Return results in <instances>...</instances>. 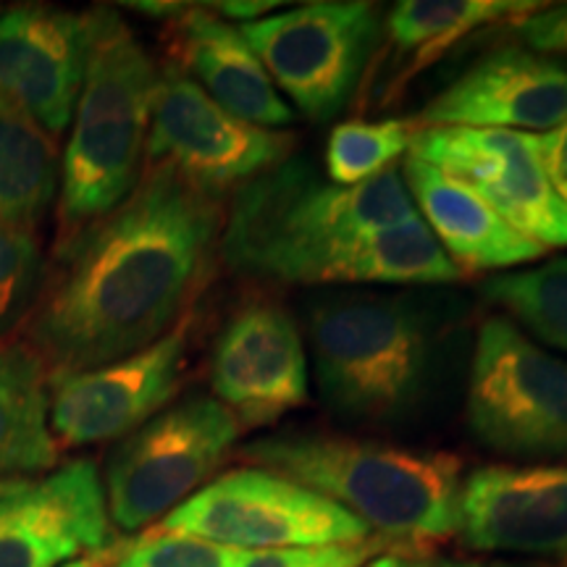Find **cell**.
<instances>
[{"mask_svg":"<svg viewBox=\"0 0 567 567\" xmlns=\"http://www.w3.org/2000/svg\"><path fill=\"white\" fill-rule=\"evenodd\" d=\"M109 549V505L92 460L0 484V567H63Z\"/></svg>","mask_w":567,"mask_h":567,"instance_id":"cell-13","label":"cell"},{"mask_svg":"<svg viewBox=\"0 0 567 567\" xmlns=\"http://www.w3.org/2000/svg\"><path fill=\"white\" fill-rule=\"evenodd\" d=\"M61 187V155L42 126L0 103V221L38 237Z\"/></svg>","mask_w":567,"mask_h":567,"instance_id":"cell-22","label":"cell"},{"mask_svg":"<svg viewBox=\"0 0 567 567\" xmlns=\"http://www.w3.org/2000/svg\"><path fill=\"white\" fill-rule=\"evenodd\" d=\"M465 567H549L536 563H465Z\"/></svg>","mask_w":567,"mask_h":567,"instance_id":"cell-33","label":"cell"},{"mask_svg":"<svg viewBox=\"0 0 567 567\" xmlns=\"http://www.w3.org/2000/svg\"><path fill=\"white\" fill-rule=\"evenodd\" d=\"M239 551L329 547L373 538L371 528L295 481L239 467L208 481L155 526Z\"/></svg>","mask_w":567,"mask_h":567,"instance_id":"cell-9","label":"cell"},{"mask_svg":"<svg viewBox=\"0 0 567 567\" xmlns=\"http://www.w3.org/2000/svg\"><path fill=\"white\" fill-rule=\"evenodd\" d=\"M168 42L174 66L224 111L266 130H284L295 122V109L279 95L250 42L216 11L184 6L168 24Z\"/></svg>","mask_w":567,"mask_h":567,"instance_id":"cell-18","label":"cell"},{"mask_svg":"<svg viewBox=\"0 0 567 567\" xmlns=\"http://www.w3.org/2000/svg\"><path fill=\"white\" fill-rule=\"evenodd\" d=\"M295 145V132L237 118L174 63L161 69L145 163H166L189 182L226 195L287 163Z\"/></svg>","mask_w":567,"mask_h":567,"instance_id":"cell-10","label":"cell"},{"mask_svg":"<svg viewBox=\"0 0 567 567\" xmlns=\"http://www.w3.org/2000/svg\"><path fill=\"white\" fill-rule=\"evenodd\" d=\"M421 126L413 118H350L337 124L326 142V174L331 184L354 187L400 166Z\"/></svg>","mask_w":567,"mask_h":567,"instance_id":"cell-23","label":"cell"},{"mask_svg":"<svg viewBox=\"0 0 567 567\" xmlns=\"http://www.w3.org/2000/svg\"><path fill=\"white\" fill-rule=\"evenodd\" d=\"M507 27L528 51L567 61V3H544L538 11L509 21Z\"/></svg>","mask_w":567,"mask_h":567,"instance_id":"cell-28","label":"cell"},{"mask_svg":"<svg viewBox=\"0 0 567 567\" xmlns=\"http://www.w3.org/2000/svg\"><path fill=\"white\" fill-rule=\"evenodd\" d=\"M243 425L216 396L193 394L161 410L113 446L105 465V505L116 528L163 520L213 476Z\"/></svg>","mask_w":567,"mask_h":567,"instance_id":"cell-7","label":"cell"},{"mask_svg":"<svg viewBox=\"0 0 567 567\" xmlns=\"http://www.w3.org/2000/svg\"><path fill=\"white\" fill-rule=\"evenodd\" d=\"M45 281L38 237L0 221V342L27 323Z\"/></svg>","mask_w":567,"mask_h":567,"instance_id":"cell-25","label":"cell"},{"mask_svg":"<svg viewBox=\"0 0 567 567\" xmlns=\"http://www.w3.org/2000/svg\"><path fill=\"white\" fill-rule=\"evenodd\" d=\"M457 538L486 555L563 557L567 465H486L463 478Z\"/></svg>","mask_w":567,"mask_h":567,"instance_id":"cell-16","label":"cell"},{"mask_svg":"<svg viewBox=\"0 0 567 567\" xmlns=\"http://www.w3.org/2000/svg\"><path fill=\"white\" fill-rule=\"evenodd\" d=\"M365 567H465V563H452L434 555H413V551H386V555L375 557Z\"/></svg>","mask_w":567,"mask_h":567,"instance_id":"cell-30","label":"cell"},{"mask_svg":"<svg viewBox=\"0 0 567 567\" xmlns=\"http://www.w3.org/2000/svg\"><path fill=\"white\" fill-rule=\"evenodd\" d=\"M484 295L542 342L567 352V258L494 276L486 281Z\"/></svg>","mask_w":567,"mask_h":567,"instance_id":"cell-24","label":"cell"},{"mask_svg":"<svg viewBox=\"0 0 567 567\" xmlns=\"http://www.w3.org/2000/svg\"><path fill=\"white\" fill-rule=\"evenodd\" d=\"M226 203L166 163H145L111 213L55 245L27 318L48 375L109 365L166 337L221 258Z\"/></svg>","mask_w":567,"mask_h":567,"instance_id":"cell-1","label":"cell"},{"mask_svg":"<svg viewBox=\"0 0 567 567\" xmlns=\"http://www.w3.org/2000/svg\"><path fill=\"white\" fill-rule=\"evenodd\" d=\"M210 9L221 19H245V24H250V21L268 17V11L279 9V3L276 0H266V3L264 0H231V3H213Z\"/></svg>","mask_w":567,"mask_h":567,"instance_id":"cell-31","label":"cell"},{"mask_svg":"<svg viewBox=\"0 0 567 567\" xmlns=\"http://www.w3.org/2000/svg\"><path fill=\"white\" fill-rule=\"evenodd\" d=\"M90 55V13L19 6L0 17V103L51 137L69 130Z\"/></svg>","mask_w":567,"mask_h":567,"instance_id":"cell-15","label":"cell"},{"mask_svg":"<svg viewBox=\"0 0 567 567\" xmlns=\"http://www.w3.org/2000/svg\"><path fill=\"white\" fill-rule=\"evenodd\" d=\"M394 547H389L384 538L373 536L358 544L245 551L237 567H365L371 559L386 555Z\"/></svg>","mask_w":567,"mask_h":567,"instance_id":"cell-27","label":"cell"},{"mask_svg":"<svg viewBox=\"0 0 567 567\" xmlns=\"http://www.w3.org/2000/svg\"><path fill=\"white\" fill-rule=\"evenodd\" d=\"M417 218L400 166L354 187L321 182L289 158L231 193L221 260L281 284H365L368 237Z\"/></svg>","mask_w":567,"mask_h":567,"instance_id":"cell-2","label":"cell"},{"mask_svg":"<svg viewBox=\"0 0 567 567\" xmlns=\"http://www.w3.org/2000/svg\"><path fill=\"white\" fill-rule=\"evenodd\" d=\"M536 153L542 158L544 172H547L551 187L559 195V200L567 205V122L555 130L534 134Z\"/></svg>","mask_w":567,"mask_h":567,"instance_id":"cell-29","label":"cell"},{"mask_svg":"<svg viewBox=\"0 0 567 567\" xmlns=\"http://www.w3.org/2000/svg\"><path fill=\"white\" fill-rule=\"evenodd\" d=\"M542 6L536 0H400L384 19L386 45L394 55L392 84L384 95L400 92L467 34L492 24H509Z\"/></svg>","mask_w":567,"mask_h":567,"instance_id":"cell-20","label":"cell"},{"mask_svg":"<svg viewBox=\"0 0 567 567\" xmlns=\"http://www.w3.org/2000/svg\"><path fill=\"white\" fill-rule=\"evenodd\" d=\"M193 313L145 350L92 371L48 375V425L55 444L87 446L130 436L161 413L184 381Z\"/></svg>","mask_w":567,"mask_h":567,"instance_id":"cell-11","label":"cell"},{"mask_svg":"<svg viewBox=\"0 0 567 567\" xmlns=\"http://www.w3.org/2000/svg\"><path fill=\"white\" fill-rule=\"evenodd\" d=\"M161 69L113 9L90 11V55L61 161L59 245L105 216L145 168Z\"/></svg>","mask_w":567,"mask_h":567,"instance_id":"cell-4","label":"cell"},{"mask_svg":"<svg viewBox=\"0 0 567 567\" xmlns=\"http://www.w3.org/2000/svg\"><path fill=\"white\" fill-rule=\"evenodd\" d=\"M113 557V551H101V555H90V557H82V559H74V563L63 565V567H109L111 563L109 559Z\"/></svg>","mask_w":567,"mask_h":567,"instance_id":"cell-32","label":"cell"},{"mask_svg":"<svg viewBox=\"0 0 567 567\" xmlns=\"http://www.w3.org/2000/svg\"><path fill=\"white\" fill-rule=\"evenodd\" d=\"M400 172L415 210L423 213V224L463 276L505 271L547 255L542 245L509 226L476 189L439 172L431 163L408 155L400 163Z\"/></svg>","mask_w":567,"mask_h":567,"instance_id":"cell-19","label":"cell"},{"mask_svg":"<svg viewBox=\"0 0 567 567\" xmlns=\"http://www.w3.org/2000/svg\"><path fill=\"white\" fill-rule=\"evenodd\" d=\"M425 126L549 132L567 122V61L499 48L473 63L415 113Z\"/></svg>","mask_w":567,"mask_h":567,"instance_id":"cell-17","label":"cell"},{"mask_svg":"<svg viewBox=\"0 0 567 567\" xmlns=\"http://www.w3.org/2000/svg\"><path fill=\"white\" fill-rule=\"evenodd\" d=\"M408 155L476 189L509 226L544 250L567 247V205L544 172L534 134L425 126L417 130Z\"/></svg>","mask_w":567,"mask_h":567,"instance_id":"cell-12","label":"cell"},{"mask_svg":"<svg viewBox=\"0 0 567 567\" xmlns=\"http://www.w3.org/2000/svg\"><path fill=\"white\" fill-rule=\"evenodd\" d=\"M308 358L295 318L276 302H250L216 342L210 386L243 429L271 425L310 396Z\"/></svg>","mask_w":567,"mask_h":567,"instance_id":"cell-14","label":"cell"},{"mask_svg":"<svg viewBox=\"0 0 567 567\" xmlns=\"http://www.w3.org/2000/svg\"><path fill=\"white\" fill-rule=\"evenodd\" d=\"M308 331L318 386L337 415L381 423L415 405L429 371V331L405 300L318 302Z\"/></svg>","mask_w":567,"mask_h":567,"instance_id":"cell-5","label":"cell"},{"mask_svg":"<svg viewBox=\"0 0 567 567\" xmlns=\"http://www.w3.org/2000/svg\"><path fill=\"white\" fill-rule=\"evenodd\" d=\"M305 118L326 124L352 101L381 38V6L316 0L239 27Z\"/></svg>","mask_w":567,"mask_h":567,"instance_id":"cell-8","label":"cell"},{"mask_svg":"<svg viewBox=\"0 0 567 567\" xmlns=\"http://www.w3.org/2000/svg\"><path fill=\"white\" fill-rule=\"evenodd\" d=\"M243 460L295 481L358 517L389 547L431 555L460 526L463 463L339 434H279L247 444Z\"/></svg>","mask_w":567,"mask_h":567,"instance_id":"cell-3","label":"cell"},{"mask_svg":"<svg viewBox=\"0 0 567 567\" xmlns=\"http://www.w3.org/2000/svg\"><path fill=\"white\" fill-rule=\"evenodd\" d=\"M59 465L48 425V371L27 342H0V484Z\"/></svg>","mask_w":567,"mask_h":567,"instance_id":"cell-21","label":"cell"},{"mask_svg":"<svg viewBox=\"0 0 567 567\" xmlns=\"http://www.w3.org/2000/svg\"><path fill=\"white\" fill-rule=\"evenodd\" d=\"M245 551L197 536L147 530L137 542L113 551L109 567H237Z\"/></svg>","mask_w":567,"mask_h":567,"instance_id":"cell-26","label":"cell"},{"mask_svg":"<svg viewBox=\"0 0 567 567\" xmlns=\"http://www.w3.org/2000/svg\"><path fill=\"white\" fill-rule=\"evenodd\" d=\"M471 434L496 455L567 460V360L502 316L481 321L467 379Z\"/></svg>","mask_w":567,"mask_h":567,"instance_id":"cell-6","label":"cell"}]
</instances>
